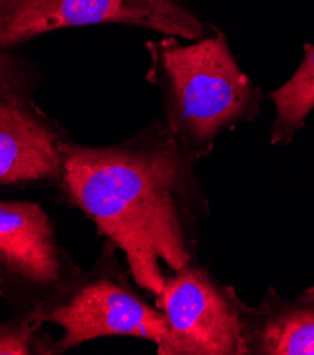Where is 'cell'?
I'll use <instances>...</instances> for the list:
<instances>
[{"instance_id":"cell-5","label":"cell","mask_w":314,"mask_h":355,"mask_svg":"<svg viewBox=\"0 0 314 355\" xmlns=\"http://www.w3.org/2000/svg\"><path fill=\"white\" fill-rule=\"evenodd\" d=\"M153 302L167 324L157 355H247L248 304L198 262L171 275Z\"/></svg>"},{"instance_id":"cell-12","label":"cell","mask_w":314,"mask_h":355,"mask_svg":"<svg viewBox=\"0 0 314 355\" xmlns=\"http://www.w3.org/2000/svg\"><path fill=\"white\" fill-rule=\"evenodd\" d=\"M0 299H5V288L2 280H0Z\"/></svg>"},{"instance_id":"cell-3","label":"cell","mask_w":314,"mask_h":355,"mask_svg":"<svg viewBox=\"0 0 314 355\" xmlns=\"http://www.w3.org/2000/svg\"><path fill=\"white\" fill-rule=\"evenodd\" d=\"M132 280L118 248L103 239L88 270L62 293L33 309L43 324L61 329L54 355L103 337H133L159 345L167 331L166 317Z\"/></svg>"},{"instance_id":"cell-9","label":"cell","mask_w":314,"mask_h":355,"mask_svg":"<svg viewBox=\"0 0 314 355\" xmlns=\"http://www.w3.org/2000/svg\"><path fill=\"white\" fill-rule=\"evenodd\" d=\"M303 50L304 57L296 73L268 95L276 110L270 129L273 146L289 145L314 111V43L306 44Z\"/></svg>"},{"instance_id":"cell-2","label":"cell","mask_w":314,"mask_h":355,"mask_svg":"<svg viewBox=\"0 0 314 355\" xmlns=\"http://www.w3.org/2000/svg\"><path fill=\"white\" fill-rule=\"evenodd\" d=\"M145 47L150 57L146 80L162 95L160 119L194 163L211 155L221 133L261 115L266 95L243 73L217 27L190 44L164 35Z\"/></svg>"},{"instance_id":"cell-4","label":"cell","mask_w":314,"mask_h":355,"mask_svg":"<svg viewBox=\"0 0 314 355\" xmlns=\"http://www.w3.org/2000/svg\"><path fill=\"white\" fill-rule=\"evenodd\" d=\"M122 24L197 42L207 26L179 0H0V50L20 46L61 28Z\"/></svg>"},{"instance_id":"cell-1","label":"cell","mask_w":314,"mask_h":355,"mask_svg":"<svg viewBox=\"0 0 314 355\" xmlns=\"http://www.w3.org/2000/svg\"><path fill=\"white\" fill-rule=\"evenodd\" d=\"M58 189L125 255L152 300L171 275L198 262V228L211 208L195 163L160 118L111 146L68 139Z\"/></svg>"},{"instance_id":"cell-8","label":"cell","mask_w":314,"mask_h":355,"mask_svg":"<svg viewBox=\"0 0 314 355\" xmlns=\"http://www.w3.org/2000/svg\"><path fill=\"white\" fill-rule=\"evenodd\" d=\"M243 338L247 355H314V288L286 299L268 286L247 309Z\"/></svg>"},{"instance_id":"cell-10","label":"cell","mask_w":314,"mask_h":355,"mask_svg":"<svg viewBox=\"0 0 314 355\" xmlns=\"http://www.w3.org/2000/svg\"><path fill=\"white\" fill-rule=\"evenodd\" d=\"M33 309L0 322V355H54V337L43 330Z\"/></svg>"},{"instance_id":"cell-6","label":"cell","mask_w":314,"mask_h":355,"mask_svg":"<svg viewBox=\"0 0 314 355\" xmlns=\"http://www.w3.org/2000/svg\"><path fill=\"white\" fill-rule=\"evenodd\" d=\"M81 273L40 204L0 200V280L13 311L36 309Z\"/></svg>"},{"instance_id":"cell-7","label":"cell","mask_w":314,"mask_h":355,"mask_svg":"<svg viewBox=\"0 0 314 355\" xmlns=\"http://www.w3.org/2000/svg\"><path fill=\"white\" fill-rule=\"evenodd\" d=\"M68 139L34 98L0 102V187H58Z\"/></svg>"},{"instance_id":"cell-11","label":"cell","mask_w":314,"mask_h":355,"mask_svg":"<svg viewBox=\"0 0 314 355\" xmlns=\"http://www.w3.org/2000/svg\"><path fill=\"white\" fill-rule=\"evenodd\" d=\"M42 83V71L33 61L0 50V102L34 98Z\"/></svg>"}]
</instances>
